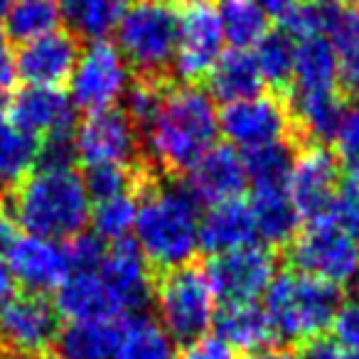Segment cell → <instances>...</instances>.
I'll list each match as a JSON object with an SVG mask.
<instances>
[{
	"label": "cell",
	"instance_id": "33",
	"mask_svg": "<svg viewBox=\"0 0 359 359\" xmlns=\"http://www.w3.org/2000/svg\"><path fill=\"white\" fill-rule=\"evenodd\" d=\"M135 217H138V197H135V192L91 202L89 222L94 226V234L104 244H116V241L128 239L133 234Z\"/></svg>",
	"mask_w": 359,
	"mask_h": 359
},
{
	"label": "cell",
	"instance_id": "35",
	"mask_svg": "<svg viewBox=\"0 0 359 359\" xmlns=\"http://www.w3.org/2000/svg\"><path fill=\"white\" fill-rule=\"evenodd\" d=\"M254 60L264 76V84L276 89H283L293 79V62H295V42L283 30H269V35L254 47Z\"/></svg>",
	"mask_w": 359,
	"mask_h": 359
},
{
	"label": "cell",
	"instance_id": "9",
	"mask_svg": "<svg viewBox=\"0 0 359 359\" xmlns=\"http://www.w3.org/2000/svg\"><path fill=\"white\" fill-rule=\"evenodd\" d=\"M60 330V313L45 295H13L0 308V349L11 357L42 359L57 344Z\"/></svg>",
	"mask_w": 359,
	"mask_h": 359
},
{
	"label": "cell",
	"instance_id": "45",
	"mask_svg": "<svg viewBox=\"0 0 359 359\" xmlns=\"http://www.w3.org/2000/svg\"><path fill=\"white\" fill-rule=\"evenodd\" d=\"M18 239V224L8 212H0V259H6L11 246Z\"/></svg>",
	"mask_w": 359,
	"mask_h": 359
},
{
	"label": "cell",
	"instance_id": "48",
	"mask_svg": "<svg viewBox=\"0 0 359 359\" xmlns=\"http://www.w3.org/2000/svg\"><path fill=\"white\" fill-rule=\"evenodd\" d=\"M249 359H300V354L290 352V349L283 347H266L261 352H254Z\"/></svg>",
	"mask_w": 359,
	"mask_h": 359
},
{
	"label": "cell",
	"instance_id": "29",
	"mask_svg": "<svg viewBox=\"0 0 359 359\" xmlns=\"http://www.w3.org/2000/svg\"><path fill=\"white\" fill-rule=\"evenodd\" d=\"M3 20H6V37L25 45L62 30L65 15L60 0H13Z\"/></svg>",
	"mask_w": 359,
	"mask_h": 359
},
{
	"label": "cell",
	"instance_id": "4",
	"mask_svg": "<svg viewBox=\"0 0 359 359\" xmlns=\"http://www.w3.org/2000/svg\"><path fill=\"white\" fill-rule=\"evenodd\" d=\"M339 288L300 271H285L264 293V310L278 339L313 342L323 337L339 313Z\"/></svg>",
	"mask_w": 359,
	"mask_h": 359
},
{
	"label": "cell",
	"instance_id": "28",
	"mask_svg": "<svg viewBox=\"0 0 359 359\" xmlns=\"http://www.w3.org/2000/svg\"><path fill=\"white\" fill-rule=\"evenodd\" d=\"M116 359H177V342L158 318L138 313L121 325Z\"/></svg>",
	"mask_w": 359,
	"mask_h": 359
},
{
	"label": "cell",
	"instance_id": "36",
	"mask_svg": "<svg viewBox=\"0 0 359 359\" xmlns=\"http://www.w3.org/2000/svg\"><path fill=\"white\" fill-rule=\"evenodd\" d=\"M337 55L339 86L352 94H359V25L354 20V8H349L344 22L330 37Z\"/></svg>",
	"mask_w": 359,
	"mask_h": 359
},
{
	"label": "cell",
	"instance_id": "1",
	"mask_svg": "<svg viewBox=\"0 0 359 359\" xmlns=\"http://www.w3.org/2000/svg\"><path fill=\"white\" fill-rule=\"evenodd\" d=\"M91 215V197L84 175L72 163H37L18 182L11 217L32 236L69 241L84 234Z\"/></svg>",
	"mask_w": 359,
	"mask_h": 359
},
{
	"label": "cell",
	"instance_id": "24",
	"mask_svg": "<svg viewBox=\"0 0 359 359\" xmlns=\"http://www.w3.org/2000/svg\"><path fill=\"white\" fill-rule=\"evenodd\" d=\"M347 114L342 91L325 89V91H293L290 96V116L293 123L303 128L308 138L318 145L334 140L342 118Z\"/></svg>",
	"mask_w": 359,
	"mask_h": 359
},
{
	"label": "cell",
	"instance_id": "51",
	"mask_svg": "<svg viewBox=\"0 0 359 359\" xmlns=\"http://www.w3.org/2000/svg\"><path fill=\"white\" fill-rule=\"evenodd\" d=\"M13 6V0H0V20L6 18V13H8V8Z\"/></svg>",
	"mask_w": 359,
	"mask_h": 359
},
{
	"label": "cell",
	"instance_id": "22",
	"mask_svg": "<svg viewBox=\"0 0 359 359\" xmlns=\"http://www.w3.org/2000/svg\"><path fill=\"white\" fill-rule=\"evenodd\" d=\"M215 327L217 337L234 352H261L271 347V339H276L269 315L259 303H226L217 310Z\"/></svg>",
	"mask_w": 359,
	"mask_h": 359
},
{
	"label": "cell",
	"instance_id": "34",
	"mask_svg": "<svg viewBox=\"0 0 359 359\" xmlns=\"http://www.w3.org/2000/svg\"><path fill=\"white\" fill-rule=\"evenodd\" d=\"M40 160V143L22 133L6 114H0V180L20 182Z\"/></svg>",
	"mask_w": 359,
	"mask_h": 359
},
{
	"label": "cell",
	"instance_id": "7",
	"mask_svg": "<svg viewBox=\"0 0 359 359\" xmlns=\"http://www.w3.org/2000/svg\"><path fill=\"white\" fill-rule=\"evenodd\" d=\"M130 84V67L118 47L109 40H91L79 52V60L69 76V99L74 109L96 114L116 109Z\"/></svg>",
	"mask_w": 359,
	"mask_h": 359
},
{
	"label": "cell",
	"instance_id": "27",
	"mask_svg": "<svg viewBox=\"0 0 359 359\" xmlns=\"http://www.w3.org/2000/svg\"><path fill=\"white\" fill-rule=\"evenodd\" d=\"M251 212L256 222V239L271 246L288 244L298 234L300 215L295 212L293 202L288 200L285 190H264L254 192L251 197Z\"/></svg>",
	"mask_w": 359,
	"mask_h": 359
},
{
	"label": "cell",
	"instance_id": "53",
	"mask_svg": "<svg viewBox=\"0 0 359 359\" xmlns=\"http://www.w3.org/2000/svg\"><path fill=\"white\" fill-rule=\"evenodd\" d=\"M354 20H357V25H359V6L354 8Z\"/></svg>",
	"mask_w": 359,
	"mask_h": 359
},
{
	"label": "cell",
	"instance_id": "12",
	"mask_svg": "<svg viewBox=\"0 0 359 359\" xmlns=\"http://www.w3.org/2000/svg\"><path fill=\"white\" fill-rule=\"evenodd\" d=\"M224 30H222L217 6L202 0L187 8L177 25V45H175L172 69L185 84H197L207 79L212 67L224 55Z\"/></svg>",
	"mask_w": 359,
	"mask_h": 359
},
{
	"label": "cell",
	"instance_id": "55",
	"mask_svg": "<svg viewBox=\"0 0 359 359\" xmlns=\"http://www.w3.org/2000/svg\"><path fill=\"white\" fill-rule=\"evenodd\" d=\"M42 359H50V357H42Z\"/></svg>",
	"mask_w": 359,
	"mask_h": 359
},
{
	"label": "cell",
	"instance_id": "49",
	"mask_svg": "<svg viewBox=\"0 0 359 359\" xmlns=\"http://www.w3.org/2000/svg\"><path fill=\"white\" fill-rule=\"evenodd\" d=\"M165 3H168V6H180V8H192V6H197V3H202V0H165Z\"/></svg>",
	"mask_w": 359,
	"mask_h": 359
},
{
	"label": "cell",
	"instance_id": "11",
	"mask_svg": "<svg viewBox=\"0 0 359 359\" xmlns=\"http://www.w3.org/2000/svg\"><path fill=\"white\" fill-rule=\"evenodd\" d=\"M72 145H74V158H79L86 168L94 165L133 168V160L138 158L140 150L138 126L121 109L86 114V118L74 128Z\"/></svg>",
	"mask_w": 359,
	"mask_h": 359
},
{
	"label": "cell",
	"instance_id": "18",
	"mask_svg": "<svg viewBox=\"0 0 359 359\" xmlns=\"http://www.w3.org/2000/svg\"><path fill=\"white\" fill-rule=\"evenodd\" d=\"M15 285H22L27 293L45 295L57 290L69 276V261H67L65 244L42 236H18L6 256Z\"/></svg>",
	"mask_w": 359,
	"mask_h": 359
},
{
	"label": "cell",
	"instance_id": "19",
	"mask_svg": "<svg viewBox=\"0 0 359 359\" xmlns=\"http://www.w3.org/2000/svg\"><path fill=\"white\" fill-rule=\"evenodd\" d=\"M185 187L200 205L234 200L246 187L244 155L231 145H215L187 170Z\"/></svg>",
	"mask_w": 359,
	"mask_h": 359
},
{
	"label": "cell",
	"instance_id": "26",
	"mask_svg": "<svg viewBox=\"0 0 359 359\" xmlns=\"http://www.w3.org/2000/svg\"><path fill=\"white\" fill-rule=\"evenodd\" d=\"M295 42L293 62V91H325L339 89L337 55L327 37H305Z\"/></svg>",
	"mask_w": 359,
	"mask_h": 359
},
{
	"label": "cell",
	"instance_id": "5",
	"mask_svg": "<svg viewBox=\"0 0 359 359\" xmlns=\"http://www.w3.org/2000/svg\"><path fill=\"white\" fill-rule=\"evenodd\" d=\"M180 15L165 0H128L114 27L118 52L143 79H158L172 67Z\"/></svg>",
	"mask_w": 359,
	"mask_h": 359
},
{
	"label": "cell",
	"instance_id": "38",
	"mask_svg": "<svg viewBox=\"0 0 359 359\" xmlns=\"http://www.w3.org/2000/svg\"><path fill=\"white\" fill-rule=\"evenodd\" d=\"M163 94H165V89L158 84V79H140V81H135V84H130L123 96L126 116H128L138 128H145V126L153 121L155 111H158L160 101H163Z\"/></svg>",
	"mask_w": 359,
	"mask_h": 359
},
{
	"label": "cell",
	"instance_id": "2",
	"mask_svg": "<svg viewBox=\"0 0 359 359\" xmlns=\"http://www.w3.org/2000/svg\"><path fill=\"white\" fill-rule=\"evenodd\" d=\"M145 148L155 165L187 172L219 138V111L205 89L180 84L165 89L153 121L145 126Z\"/></svg>",
	"mask_w": 359,
	"mask_h": 359
},
{
	"label": "cell",
	"instance_id": "30",
	"mask_svg": "<svg viewBox=\"0 0 359 359\" xmlns=\"http://www.w3.org/2000/svg\"><path fill=\"white\" fill-rule=\"evenodd\" d=\"M222 30L231 50H254L269 35V15L254 0H224L219 8Z\"/></svg>",
	"mask_w": 359,
	"mask_h": 359
},
{
	"label": "cell",
	"instance_id": "14",
	"mask_svg": "<svg viewBox=\"0 0 359 359\" xmlns=\"http://www.w3.org/2000/svg\"><path fill=\"white\" fill-rule=\"evenodd\" d=\"M339 187H342V165L332 150L313 143L293 158L285 192L300 219L305 217L310 222L323 217Z\"/></svg>",
	"mask_w": 359,
	"mask_h": 359
},
{
	"label": "cell",
	"instance_id": "32",
	"mask_svg": "<svg viewBox=\"0 0 359 359\" xmlns=\"http://www.w3.org/2000/svg\"><path fill=\"white\" fill-rule=\"evenodd\" d=\"M241 155H244L246 185H251V190H285L290 165H293L295 158L285 140L283 143H271L264 145V148L246 150Z\"/></svg>",
	"mask_w": 359,
	"mask_h": 359
},
{
	"label": "cell",
	"instance_id": "50",
	"mask_svg": "<svg viewBox=\"0 0 359 359\" xmlns=\"http://www.w3.org/2000/svg\"><path fill=\"white\" fill-rule=\"evenodd\" d=\"M352 295H354V303L359 305V266H357V271H354V276H352Z\"/></svg>",
	"mask_w": 359,
	"mask_h": 359
},
{
	"label": "cell",
	"instance_id": "43",
	"mask_svg": "<svg viewBox=\"0 0 359 359\" xmlns=\"http://www.w3.org/2000/svg\"><path fill=\"white\" fill-rule=\"evenodd\" d=\"M177 359H239V354L226 342H222L217 334H205V337L187 344L182 357Z\"/></svg>",
	"mask_w": 359,
	"mask_h": 359
},
{
	"label": "cell",
	"instance_id": "15",
	"mask_svg": "<svg viewBox=\"0 0 359 359\" xmlns=\"http://www.w3.org/2000/svg\"><path fill=\"white\" fill-rule=\"evenodd\" d=\"M8 118L37 143L72 140L76 128V109L69 94L52 86H22L11 96Z\"/></svg>",
	"mask_w": 359,
	"mask_h": 359
},
{
	"label": "cell",
	"instance_id": "46",
	"mask_svg": "<svg viewBox=\"0 0 359 359\" xmlns=\"http://www.w3.org/2000/svg\"><path fill=\"white\" fill-rule=\"evenodd\" d=\"M13 295H15V278H13L6 259H0V308H3Z\"/></svg>",
	"mask_w": 359,
	"mask_h": 359
},
{
	"label": "cell",
	"instance_id": "20",
	"mask_svg": "<svg viewBox=\"0 0 359 359\" xmlns=\"http://www.w3.org/2000/svg\"><path fill=\"white\" fill-rule=\"evenodd\" d=\"M256 222L251 205L241 197L210 205L200 217V249L219 256L241 246L256 244Z\"/></svg>",
	"mask_w": 359,
	"mask_h": 359
},
{
	"label": "cell",
	"instance_id": "47",
	"mask_svg": "<svg viewBox=\"0 0 359 359\" xmlns=\"http://www.w3.org/2000/svg\"><path fill=\"white\" fill-rule=\"evenodd\" d=\"M256 6L266 13V15H276V18H283L290 8L298 3V0H254Z\"/></svg>",
	"mask_w": 359,
	"mask_h": 359
},
{
	"label": "cell",
	"instance_id": "40",
	"mask_svg": "<svg viewBox=\"0 0 359 359\" xmlns=\"http://www.w3.org/2000/svg\"><path fill=\"white\" fill-rule=\"evenodd\" d=\"M334 145H337L339 165L349 170L354 180H359V104L347 109L342 126L334 135Z\"/></svg>",
	"mask_w": 359,
	"mask_h": 359
},
{
	"label": "cell",
	"instance_id": "25",
	"mask_svg": "<svg viewBox=\"0 0 359 359\" xmlns=\"http://www.w3.org/2000/svg\"><path fill=\"white\" fill-rule=\"evenodd\" d=\"M121 320H81L60 330L57 359H116Z\"/></svg>",
	"mask_w": 359,
	"mask_h": 359
},
{
	"label": "cell",
	"instance_id": "41",
	"mask_svg": "<svg viewBox=\"0 0 359 359\" xmlns=\"http://www.w3.org/2000/svg\"><path fill=\"white\" fill-rule=\"evenodd\" d=\"M104 241L96 234H79L65 244L67 261H69V273H79V271H99L101 261L106 254Z\"/></svg>",
	"mask_w": 359,
	"mask_h": 359
},
{
	"label": "cell",
	"instance_id": "37",
	"mask_svg": "<svg viewBox=\"0 0 359 359\" xmlns=\"http://www.w3.org/2000/svg\"><path fill=\"white\" fill-rule=\"evenodd\" d=\"M135 182H138L135 170L123 168V165H94V168H86L84 175V185L91 202L135 192Z\"/></svg>",
	"mask_w": 359,
	"mask_h": 359
},
{
	"label": "cell",
	"instance_id": "52",
	"mask_svg": "<svg viewBox=\"0 0 359 359\" xmlns=\"http://www.w3.org/2000/svg\"><path fill=\"white\" fill-rule=\"evenodd\" d=\"M337 359H359V354L357 352H344V349H342Z\"/></svg>",
	"mask_w": 359,
	"mask_h": 359
},
{
	"label": "cell",
	"instance_id": "44",
	"mask_svg": "<svg viewBox=\"0 0 359 359\" xmlns=\"http://www.w3.org/2000/svg\"><path fill=\"white\" fill-rule=\"evenodd\" d=\"M15 67H13V55L8 50V37L0 27V96H6L13 89V81H15Z\"/></svg>",
	"mask_w": 359,
	"mask_h": 359
},
{
	"label": "cell",
	"instance_id": "17",
	"mask_svg": "<svg viewBox=\"0 0 359 359\" xmlns=\"http://www.w3.org/2000/svg\"><path fill=\"white\" fill-rule=\"evenodd\" d=\"M79 42L69 32H52L40 40L20 45L18 55L13 57L15 76L25 86H52L62 89L67 84L79 60Z\"/></svg>",
	"mask_w": 359,
	"mask_h": 359
},
{
	"label": "cell",
	"instance_id": "42",
	"mask_svg": "<svg viewBox=\"0 0 359 359\" xmlns=\"http://www.w3.org/2000/svg\"><path fill=\"white\" fill-rule=\"evenodd\" d=\"M332 339L344 349V352L359 354V305H344L334 315L332 323Z\"/></svg>",
	"mask_w": 359,
	"mask_h": 359
},
{
	"label": "cell",
	"instance_id": "10",
	"mask_svg": "<svg viewBox=\"0 0 359 359\" xmlns=\"http://www.w3.org/2000/svg\"><path fill=\"white\" fill-rule=\"evenodd\" d=\"M278 264L271 249L249 244L226 254L212 256L207 266V278L215 288L217 300L226 303H256L264 298L271 280L278 276Z\"/></svg>",
	"mask_w": 359,
	"mask_h": 359
},
{
	"label": "cell",
	"instance_id": "6",
	"mask_svg": "<svg viewBox=\"0 0 359 359\" xmlns=\"http://www.w3.org/2000/svg\"><path fill=\"white\" fill-rule=\"evenodd\" d=\"M158 323L175 342L205 337L217 318V295L207 271L200 266H177L163 273L153 290Z\"/></svg>",
	"mask_w": 359,
	"mask_h": 359
},
{
	"label": "cell",
	"instance_id": "21",
	"mask_svg": "<svg viewBox=\"0 0 359 359\" xmlns=\"http://www.w3.org/2000/svg\"><path fill=\"white\" fill-rule=\"evenodd\" d=\"M55 293L57 313H60V318L69 320V323H81V320H123V313H121L111 290L106 288L99 271L69 273Z\"/></svg>",
	"mask_w": 359,
	"mask_h": 359
},
{
	"label": "cell",
	"instance_id": "3",
	"mask_svg": "<svg viewBox=\"0 0 359 359\" xmlns=\"http://www.w3.org/2000/svg\"><path fill=\"white\" fill-rule=\"evenodd\" d=\"M200 202L180 182H158L138 200L135 246L155 269L187 266L200 251Z\"/></svg>",
	"mask_w": 359,
	"mask_h": 359
},
{
	"label": "cell",
	"instance_id": "39",
	"mask_svg": "<svg viewBox=\"0 0 359 359\" xmlns=\"http://www.w3.org/2000/svg\"><path fill=\"white\" fill-rule=\"evenodd\" d=\"M323 217H327L332 224H337L354 241H359V182H342L332 205Z\"/></svg>",
	"mask_w": 359,
	"mask_h": 359
},
{
	"label": "cell",
	"instance_id": "31",
	"mask_svg": "<svg viewBox=\"0 0 359 359\" xmlns=\"http://www.w3.org/2000/svg\"><path fill=\"white\" fill-rule=\"evenodd\" d=\"M65 22L81 37L104 40L114 32L128 0H60Z\"/></svg>",
	"mask_w": 359,
	"mask_h": 359
},
{
	"label": "cell",
	"instance_id": "23",
	"mask_svg": "<svg viewBox=\"0 0 359 359\" xmlns=\"http://www.w3.org/2000/svg\"><path fill=\"white\" fill-rule=\"evenodd\" d=\"M210 89L207 94L222 104H236V101L251 99L264 91V76L249 50H229L217 60L212 72L207 74Z\"/></svg>",
	"mask_w": 359,
	"mask_h": 359
},
{
	"label": "cell",
	"instance_id": "13",
	"mask_svg": "<svg viewBox=\"0 0 359 359\" xmlns=\"http://www.w3.org/2000/svg\"><path fill=\"white\" fill-rule=\"evenodd\" d=\"M293 128L290 109L278 96H251L226 104L219 114V133L236 150H254L271 143H283Z\"/></svg>",
	"mask_w": 359,
	"mask_h": 359
},
{
	"label": "cell",
	"instance_id": "16",
	"mask_svg": "<svg viewBox=\"0 0 359 359\" xmlns=\"http://www.w3.org/2000/svg\"><path fill=\"white\" fill-rule=\"evenodd\" d=\"M153 266L148 264L135 241H116L106 246L104 261L99 266V276L104 278L106 288L118 303L121 313L138 315L153 298Z\"/></svg>",
	"mask_w": 359,
	"mask_h": 359
},
{
	"label": "cell",
	"instance_id": "8",
	"mask_svg": "<svg viewBox=\"0 0 359 359\" xmlns=\"http://www.w3.org/2000/svg\"><path fill=\"white\" fill-rule=\"evenodd\" d=\"M290 261L300 273L315 276L332 285L347 283L359 266V241L332 224L327 217H318L295 234Z\"/></svg>",
	"mask_w": 359,
	"mask_h": 359
},
{
	"label": "cell",
	"instance_id": "54",
	"mask_svg": "<svg viewBox=\"0 0 359 359\" xmlns=\"http://www.w3.org/2000/svg\"><path fill=\"white\" fill-rule=\"evenodd\" d=\"M0 195H3V180H0Z\"/></svg>",
	"mask_w": 359,
	"mask_h": 359
}]
</instances>
